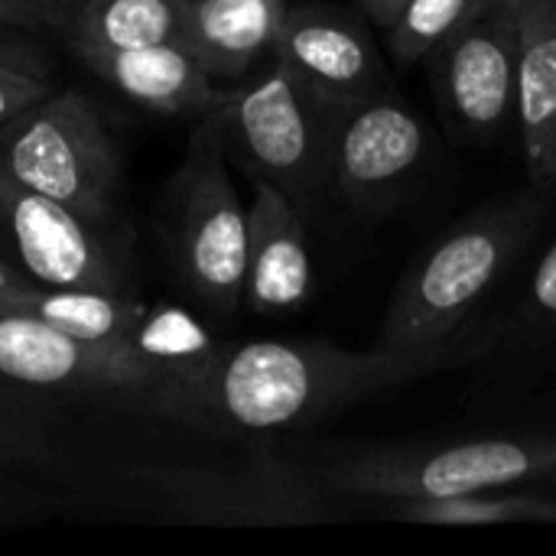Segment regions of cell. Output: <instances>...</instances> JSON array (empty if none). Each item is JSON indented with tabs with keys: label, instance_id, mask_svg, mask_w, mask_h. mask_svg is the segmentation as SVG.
<instances>
[{
	"label": "cell",
	"instance_id": "cell-1",
	"mask_svg": "<svg viewBox=\"0 0 556 556\" xmlns=\"http://www.w3.org/2000/svg\"><path fill=\"white\" fill-rule=\"evenodd\" d=\"M440 365L443 355H407L381 345L244 342L225 349L218 362L208 388V427L248 433L309 427Z\"/></svg>",
	"mask_w": 556,
	"mask_h": 556
},
{
	"label": "cell",
	"instance_id": "cell-2",
	"mask_svg": "<svg viewBox=\"0 0 556 556\" xmlns=\"http://www.w3.org/2000/svg\"><path fill=\"white\" fill-rule=\"evenodd\" d=\"M531 225L534 212L505 208L450 231L397 287L378 345L407 355H443L446 339L508 270Z\"/></svg>",
	"mask_w": 556,
	"mask_h": 556
},
{
	"label": "cell",
	"instance_id": "cell-3",
	"mask_svg": "<svg viewBox=\"0 0 556 556\" xmlns=\"http://www.w3.org/2000/svg\"><path fill=\"white\" fill-rule=\"evenodd\" d=\"M0 163L20 182L62 202L88 225L111 218L117 153L88 94H49L7 121Z\"/></svg>",
	"mask_w": 556,
	"mask_h": 556
},
{
	"label": "cell",
	"instance_id": "cell-4",
	"mask_svg": "<svg viewBox=\"0 0 556 556\" xmlns=\"http://www.w3.org/2000/svg\"><path fill=\"white\" fill-rule=\"evenodd\" d=\"M176 257L186 283L215 313H235L248 274V208L225 166L222 111L195 127L176 176Z\"/></svg>",
	"mask_w": 556,
	"mask_h": 556
},
{
	"label": "cell",
	"instance_id": "cell-5",
	"mask_svg": "<svg viewBox=\"0 0 556 556\" xmlns=\"http://www.w3.org/2000/svg\"><path fill=\"white\" fill-rule=\"evenodd\" d=\"M218 111L257 179L274 182L296 205L332 186L339 111L313 98L283 65L274 62L251 88L222 98Z\"/></svg>",
	"mask_w": 556,
	"mask_h": 556
},
{
	"label": "cell",
	"instance_id": "cell-6",
	"mask_svg": "<svg viewBox=\"0 0 556 556\" xmlns=\"http://www.w3.org/2000/svg\"><path fill=\"white\" fill-rule=\"evenodd\" d=\"M554 440H472L430 453H365L339 459L326 482L371 498L440 502L554 476Z\"/></svg>",
	"mask_w": 556,
	"mask_h": 556
},
{
	"label": "cell",
	"instance_id": "cell-7",
	"mask_svg": "<svg viewBox=\"0 0 556 556\" xmlns=\"http://www.w3.org/2000/svg\"><path fill=\"white\" fill-rule=\"evenodd\" d=\"M446 117L469 137H489L518 117L521 20L518 3L502 0L446 36L427 55Z\"/></svg>",
	"mask_w": 556,
	"mask_h": 556
},
{
	"label": "cell",
	"instance_id": "cell-8",
	"mask_svg": "<svg viewBox=\"0 0 556 556\" xmlns=\"http://www.w3.org/2000/svg\"><path fill=\"white\" fill-rule=\"evenodd\" d=\"M270 55L313 98L336 111L394 91L368 23L336 3L306 0L287 7Z\"/></svg>",
	"mask_w": 556,
	"mask_h": 556
},
{
	"label": "cell",
	"instance_id": "cell-9",
	"mask_svg": "<svg viewBox=\"0 0 556 556\" xmlns=\"http://www.w3.org/2000/svg\"><path fill=\"white\" fill-rule=\"evenodd\" d=\"M424 153V121L397 91H384L336 114L332 186L358 212H378L414 179Z\"/></svg>",
	"mask_w": 556,
	"mask_h": 556
},
{
	"label": "cell",
	"instance_id": "cell-10",
	"mask_svg": "<svg viewBox=\"0 0 556 556\" xmlns=\"http://www.w3.org/2000/svg\"><path fill=\"white\" fill-rule=\"evenodd\" d=\"M0 215L26 270L46 287L117 293V270L91 238L88 222L62 202L20 182L0 163Z\"/></svg>",
	"mask_w": 556,
	"mask_h": 556
},
{
	"label": "cell",
	"instance_id": "cell-11",
	"mask_svg": "<svg viewBox=\"0 0 556 556\" xmlns=\"http://www.w3.org/2000/svg\"><path fill=\"white\" fill-rule=\"evenodd\" d=\"M0 375L36 388L94 384L147 394V371L127 339L91 345L10 303H0Z\"/></svg>",
	"mask_w": 556,
	"mask_h": 556
},
{
	"label": "cell",
	"instance_id": "cell-12",
	"mask_svg": "<svg viewBox=\"0 0 556 556\" xmlns=\"http://www.w3.org/2000/svg\"><path fill=\"white\" fill-rule=\"evenodd\" d=\"M127 342L147 371V397L169 417L208 427V388L225 345L179 306L143 309Z\"/></svg>",
	"mask_w": 556,
	"mask_h": 556
},
{
	"label": "cell",
	"instance_id": "cell-13",
	"mask_svg": "<svg viewBox=\"0 0 556 556\" xmlns=\"http://www.w3.org/2000/svg\"><path fill=\"white\" fill-rule=\"evenodd\" d=\"M313 264L300 205L267 179L254 182L248 208L244 300L254 313H290L309 300Z\"/></svg>",
	"mask_w": 556,
	"mask_h": 556
},
{
	"label": "cell",
	"instance_id": "cell-14",
	"mask_svg": "<svg viewBox=\"0 0 556 556\" xmlns=\"http://www.w3.org/2000/svg\"><path fill=\"white\" fill-rule=\"evenodd\" d=\"M75 55L121 94L153 111L182 114L222 104L208 68L186 42H160L140 49H75Z\"/></svg>",
	"mask_w": 556,
	"mask_h": 556
},
{
	"label": "cell",
	"instance_id": "cell-15",
	"mask_svg": "<svg viewBox=\"0 0 556 556\" xmlns=\"http://www.w3.org/2000/svg\"><path fill=\"white\" fill-rule=\"evenodd\" d=\"M287 0H186L182 42L215 78L244 75L274 52Z\"/></svg>",
	"mask_w": 556,
	"mask_h": 556
},
{
	"label": "cell",
	"instance_id": "cell-16",
	"mask_svg": "<svg viewBox=\"0 0 556 556\" xmlns=\"http://www.w3.org/2000/svg\"><path fill=\"white\" fill-rule=\"evenodd\" d=\"M521 20L518 121L538 182H556V0H515Z\"/></svg>",
	"mask_w": 556,
	"mask_h": 556
},
{
	"label": "cell",
	"instance_id": "cell-17",
	"mask_svg": "<svg viewBox=\"0 0 556 556\" xmlns=\"http://www.w3.org/2000/svg\"><path fill=\"white\" fill-rule=\"evenodd\" d=\"M186 0H78L72 49H140L182 42Z\"/></svg>",
	"mask_w": 556,
	"mask_h": 556
},
{
	"label": "cell",
	"instance_id": "cell-18",
	"mask_svg": "<svg viewBox=\"0 0 556 556\" xmlns=\"http://www.w3.org/2000/svg\"><path fill=\"white\" fill-rule=\"evenodd\" d=\"M404 518L417 525H450V528L556 521V502L541 495H498L492 489V492H472L440 502H407Z\"/></svg>",
	"mask_w": 556,
	"mask_h": 556
},
{
	"label": "cell",
	"instance_id": "cell-19",
	"mask_svg": "<svg viewBox=\"0 0 556 556\" xmlns=\"http://www.w3.org/2000/svg\"><path fill=\"white\" fill-rule=\"evenodd\" d=\"M495 3L502 0H407L401 16L384 29L391 55L401 65H414L427 59L433 46H440L446 36H453Z\"/></svg>",
	"mask_w": 556,
	"mask_h": 556
},
{
	"label": "cell",
	"instance_id": "cell-20",
	"mask_svg": "<svg viewBox=\"0 0 556 556\" xmlns=\"http://www.w3.org/2000/svg\"><path fill=\"white\" fill-rule=\"evenodd\" d=\"M78 0H0V23L20 29L68 33Z\"/></svg>",
	"mask_w": 556,
	"mask_h": 556
},
{
	"label": "cell",
	"instance_id": "cell-21",
	"mask_svg": "<svg viewBox=\"0 0 556 556\" xmlns=\"http://www.w3.org/2000/svg\"><path fill=\"white\" fill-rule=\"evenodd\" d=\"M52 91H49V81L42 75L0 65V124L13 121L16 114H23L26 108L39 104Z\"/></svg>",
	"mask_w": 556,
	"mask_h": 556
},
{
	"label": "cell",
	"instance_id": "cell-22",
	"mask_svg": "<svg viewBox=\"0 0 556 556\" xmlns=\"http://www.w3.org/2000/svg\"><path fill=\"white\" fill-rule=\"evenodd\" d=\"M16 29H20V26L0 23V65L23 68V72L39 75V59H36V52L16 36Z\"/></svg>",
	"mask_w": 556,
	"mask_h": 556
},
{
	"label": "cell",
	"instance_id": "cell-23",
	"mask_svg": "<svg viewBox=\"0 0 556 556\" xmlns=\"http://www.w3.org/2000/svg\"><path fill=\"white\" fill-rule=\"evenodd\" d=\"M534 306L547 316H556V241L547 248V254L538 264L534 287H531Z\"/></svg>",
	"mask_w": 556,
	"mask_h": 556
},
{
	"label": "cell",
	"instance_id": "cell-24",
	"mask_svg": "<svg viewBox=\"0 0 556 556\" xmlns=\"http://www.w3.org/2000/svg\"><path fill=\"white\" fill-rule=\"evenodd\" d=\"M358 3V10L368 16V20H375L381 29H388L397 16H401V10L407 7V0H355Z\"/></svg>",
	"mask_w": 556,
	"mask_h": 556
},
{
	"label": "cell",
	"instance_id": "cell-25",
	"mask_svg": "<svg viewBox=\"0 0 556 556\" xmlns=\"http://www.w3.org/2000/svg\"><path fill=\"white\" fill-rule=\"evenodd\" d=\"M23 290V283H16L13 277H10V270L0 264V300H10V296H16Z\"/></svg>",
	"mask_w": 556,
	"mask_h": 556
}]
</instances>
